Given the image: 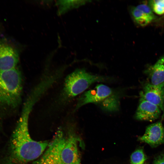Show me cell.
I'll list each match as a JSON object with an SVG mask.
<instances>
[{
    "label": "cell",
    "mask_w": 164,
    "mask_h": 164,
    "mask_svg": "<svg viewBox=\"0 0 164 164\" xmlns=\"http://www.w3.org/2000/svg\"><path fill=\"white\" fill-rule=\"evenodd\" d=\"M153 164H164V152H162L156 155Z\"/></svg>",
    "instance_id": "cell-18"
},
{
    "label": "cell",
    "mask_w": 164,
    "mask_h": 164,
    "mask_svg": "<svg viewBox=\"0 0 164 164\" xmlns=\"http://www.w3.org/2000/svg\"><path fill=\"white\" fill-rule=\"evenodd\" d=\"M65 137L62 129H59L43 155L33 164H65L61 156Z\"/></svg>",
    "instance_id": "cell-4"
},
{
    "label": "cell",
    "mask_w": 164,
    "mask_h": 164,
    "mask_svg": "<svg viewBox=\"0 0 164 164\" xmlns=\"http://www.w3.org/2000/svg\"><path fill=\"white\" fill-rule=\"evenodd\" d=\"M161 112L157 106L140 98L135 117L138 120L152 121L160 117Z\"/></svg>",
    "instance_id": "cell-9"
},
{
    "label": "cell",
    "mask_w": 164,
    "mask_h": 164,
    "mask_svg": "<svg viewBox=\"0 0 164 164\" xmlns=\"http://www.w3.org/2000/svg\"><path fill=\"white\" fill-rule=\"evenodd\" d=\"M22 78L17 68L0 70V106L15 109L20 104Z\"/></svg>",
    "instance_id": "cell-2"
},
{
    "label": "cell",
    "mask_w": 164,
    "mask_h": 164,
    "mask_svg": "<svg viewBox=\"0 0 164 164\" xmlns=\"http://www.w3.org/2000/svg\"><path fill=\"white\" fill-rule=\"evenodd\" d=\"M138 140L148 144L152 148L164 144V127L162 121L147 126L144 135L139 136Z\"/></svg>",
    "instance_id": "cell-7"
},
{
    "label": "cell",
    "mask_w": 164,
    "mask_h": 164,
    "mask_svg": "<svg viewBox=\"0 0 164 164\" xmlns=\"http://www.w3.org/2000/svg\"><path fill=\"white\" fill-rule=\"evenodd\" d=\"M136 7L144 13L151 22L155 19V15L149 5L144 4H141Z\"/></svg>",
    "instance_id": "cell-17"
},
{
    "label": "cell",
    "mask_w": 164,
    "mask_h": 164,
    "mask_svg": "<svg viewBox=\"0 0 164 164\" xmlns=\"http://www.w3.org/2000/svg\"><path fill=\"white\" fill-rule=\"evenodd\" d=\"M131 13L135 21L141 26H146L151 22L144 13L136 7L132 8Z\"/></svg>",
    "instance_id": "cell-14"
},
{
    "label": "cell",
    "mask_w": 164,
    "mask_h": 164,
    "mask_svg": "<svg viewBox=\"0 0 164 164\" xmlns=\"http://www.w3.org/2000/svg\"><path fill=\"white\" fill-rule=\"evenodd\" d=\"M147 159L143 149L139 148L132 154L130 156L131 164H144Z\"/></svg>",
    "instance_id": "cell-15"
},
{
    "label": "cell",
    "mask_w": 164,
    "mask_h": 164,
    "mask_svg": "<svg viewBox=\"0 0 164 164\" xmlns=\"http://www.w3.org/2000/svg\"><path fill=\"white\" fill-rule=\"evenodd\" d=\"M109 78L94 75L84 69H77L66 77L59 100L66 103L84 92L96 82H106Z\"/></svg>",
    "instance_id": "cell-3"
},
{
    "label": "cell",
    "mask_w": 164,
    "mask_h": 164,
    "mask_svg": "<svg viewBox=\"0 0 164 164\" xmlns=\"http://www.w3.org/2000/svg\"><path fill=\"white\" fill-rule=\"evenodd\" d=\"M32 105L25 103L21 115L10 141L9 162L26 164L39 157L48 146L47 141H37L31 138L29 131V115Z\"/></svg>",
    "instance_id": "cell-1"
},
{
    "label": "cell",
    "mask_w": 164,
    "mask_h": 164,
    "mask_svg": "<svg viewBox=\"0 0 164 164\" xmlns=\"http://www.w3.org/2000/svg\"><path fill=\"white\" fill-rule=\"evenodd\" d=\"M113 93L111 88L107 86L102 84H98L95 89L87 91L81 95L78 100L74 111L89 103L99 104Z\"/></svg>",
    "instance_id": "cell-6"
},
{
    "label": "cell",
    "mask_w": 164,
    "mask_h": 164,
    "mask_svg": "<svg viewBox=\"0 0 164 164\" xmlns=\"http://www.w3.org/2000/svg\"><path fill=\"white\" fill-rule=\"evenodd\" d=\"M140 95V98L157 106L164 112V82L158 85L147 83Z\"/></svg>",
    "instance_id": "cell-8"
},
{
    "label": "cell",
    "mask_w": 164,
    "mask_h": 164,
    "mask_svg": "<svg viewBox=\"0 0 164 164\" xmlns=\"http://www.w3.org/2000/svg\"><path fill=\"white\" fill-rule=\"evenodd\" d=\"M81 141L72 128L66 136L61 158L65 164H80V158L78 147V142Z\"/></svg>",
    "instance_id": "cell-5"
},
{
    "label": "cell",
    "mask_w": 164,
    "mask_h": 164,
    "mask_svg": "<svg viewBox=\"0 0 164 164\" xmlns=\"http://www.w3.org/2000/svg\"><path fill=\"white\" fill-rule=\"evenodd\" d=\"M149 6L154 12L158 15L164 14V0L149 1Z\"/></svg>",
    "instance_id": "cell-16"
},
{
    "label": "cell",
    "mask_w": 164,
    "mask_h": 164,
    "mask_svg": "<svg viewBox=\"0 0 164 164\" xmlns=\"http://www.w3.org/2000/svg\"><path fill=\"white\" fill-rule=\"evenodd\" d=\"M150 80L149 83L158 85L164 82V56L145 71Z\"/></svg>",
    "instance_id": "cell-11"
},
{
    "label": "cell",
    "mask_w": 164,
    "mask_h": 164,
    "mask_svg": "<svg viewBox=\"0 0 164 164\" xmlns=\"http://www.w3.org/2000/svg\"><path fill=\"white\" fill-rule=\"evenodd\" d=\"M144 164H147V163H144Z\"/></svg>",
    "instance_id": "cell-19"
},
{
    "label": "cell",
    "mask_w": 164,
    "mask_h": 164,
    "mask_svg": "<svg viewBox=\"0 0 164 164\" xmlns=\"http://www.w3.org/2000/svg\"><path fill=\"white\" fill-rule=\"evenodd\" d=\"M99 104L101 109L105 111H117L119 108V97L118 94L114 92Z\"/></svg>",
    "instance_id": "cell-13"
},
{
    "label": "cell",
    "mask_w": 164,
    "mask_h": 164,
    "mask_svg": "<svg viewBox=\"0 0 164 164\" xmlns=\"http://www.w3.org/2000/svg\"><path fill=\"white\" fill-rule=\"evenodd\" d=\"M19 59L17 51L5 43L0 42V70L16 68Z\"/></svg>",
    "instance_id": "cell-10"
},
{
    "label": "cell",
    "mask_w": 164,
    "mask_h": 164,
    "mask_svg": "<svg viewBox=\"0 0 164 164\" xmlns=\"http://www.w3.org/2000/svg\"><path fill=\"white\" fill-rule=\"evenodd\" d=\"M88 1L85 0H58L56 5L58 7L57 15H62L69 10L85 4Z\"/></svg>",
    "instance_id": "cell-12"
}]
</instances>
